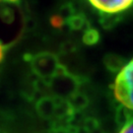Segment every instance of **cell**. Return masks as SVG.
<instances>
[{"label": "cell", "mask_w": 133, "mask_h": 133, "mask_svg": "<svg viewBox=\"0 0 133 133\" xmlns=\"http://www.w3.org/2000/svg\"><path fill=\"white\" fill-rule=\"evenodd\" d=\"M115 99L133 110V59L118 72L114 83Z\"/></svg>", "instance_id": "cell-1"}, {"label": "cell", "mask_w": 133, "mask_h": 133, "mask_svg": "<svg viewBox=\"0 0 133 133\" xmlns=\"http://www.w3.org/2000/svg\"><path fill=\"white\" fill-rule=\"evenodd\" d=\"M80 83V79L69 73L61 64L56 75L48 81V88L55 98L68 100L78 92Z\"/></svg>", "instance_id": "cell-2"}, {"label": "cell", "mask_w": 133, "mask_h": 133, "mask_svg": "<svg viewBox=\"0 0 133 133\" xmlns=\"http://www.w3.org/2000/svg\"><path fill=\"white\" fill-rule=\"evenodd\" d=\"M33 72L41 79L49 81L58 72L61 63L58 57L51 52H41L35 55H28Z\"/></svg>", "instance_id": "cell-3"}, {"label": "cell", "mask_w": 133, "mask_h": 133, "mask_svg": "<svg viewBox=\"0 0 133 133\" xmlns=\"http://www.w3.org/2000/svg\"><path fill=\"white\" fill-rule=\"evenodd\" d=\"M89 2L103 14H119L133 4V0H89Z\"/></svg>", "instance_id": "cell-4"}, {"label": "cell", "mask_w": 133, "mask_h": 133, "mask_svg": "<svg viewBox=\"0 0 133 133\" xmlns=\"http://www.w3.org/2000/svg\"><path fill=\"white\" fill-rule=\"evenodd\" d=\"M57 109V98L55 97H43L37 102L36 110L41 117L51 119L55 117Z\"/></svg>", "instance_id": "cell-5"}, {"label": "cell", "mask_w": 133, "mask_h": 133, "mask_svg": "<svg viewBox=\"0 0 133 133\" xmlns=\"http://www.w3.org/2000/svg\"><path fill=\"white\" fill-rule=\"evenodd\" d=\"M105 67L111 72H119L125 66V60L123 57L114 53H109L105 56Z\"/></svg>", "instance_id": "cell-6"}, {"label": "cell", "mask_w": 133, "mask_h": 133, "mask_svg": "<svg viewBox=\"0 0 133 133\" xmlns=\"http://www.w3.org/2000/svg\"><path fill=\"white\" fill-rule=\"evenodd\" d=\"M68 103L71 105L72 109L77 112V111H81L83 109H85L88 105H89V98L80 92H76L74 95H72L69 99H68Z\"/></svg>", "instance_id": "cell-7"}, {"label": "cell", "mask_w": 133, "mask_h": 133, "mask_svg": "<svg viewBox=\"0 0 133 133\" xmlns=\"http://www.w3.org/2000/svg\"><path fill=\"white\" fill-rule=\"evenodd\" d=\"M133 118V110L126 108L125 105H121L116 109L115 111V121L116 123L123 127Z\"/></svg>", "instance_id": "cell-8"}, {"label": "cell", "mask_w": 133, "mask_h": 133, "mask_svg": "<svg viewBox=\"0 0 133 133\" xmlns=\"http://www.w3.org/2000/svg\"><path fill=\"white\" fill-rule=\"evenodd\" d=\"M66 24L70 30H74V31H78L81 30L87 25V20H86L85 16L82 14H75L72 15L70 18L66 20Z\"/></svg>", "instance_id": "cell-9"}, {"label": "cell", "mask_w": 133, "mask_h": 133, "mask_svg": "<svg viewBox=\"0 0 133 133\" xmlns=\"http://www.w3.org/2000/svg\"><path fill=\"white\" fill-rule=\"evenodd\" d=\"M100 41V34L94 28H88L83 35V43L87 45H94Z\"/></svg>", "instance_id": "cell-10"}, {"label": "cell", "mask_w": 133, "mask_h": 133, "mask_svg": "<svg viewBox=\"0 0 133 133\" xmlns=\"http://www.w3.org/2000/svg\"><path fill=\"white\" fill-rule=\"evenodd\" d=\"M120 20L118 14H103L101 19V24L105 29H110L114 27Z\"/></svg>", "instance_id": "cell-11"}, {"label": "cell", "mask_w": 133, "mask_h": 133, "mask_svg": "<svg viewBox=\"0 0 133 133\" xmlns=\"http://www.w3.org/2000/svg\"><path fill=\"white\" fill-rule=\"evenodd\" d=\"M58 14L60 15L62 18L65 20V22H66V20L68 18H70L72 15L75 14V10H74V8H73V6L71 4L68 3V4H65L62 6L60 10H59Z\"/></svg>", "instance_id": "cell-12"}, {"label": "cell", "mask_w": 133, "mask_h": 133, "mask_svg": "<svg viewBox=\"0 0 133 133\" xmlns=\"http://www.w3.org/2000/svg\"><path fill=\"white\" fill-rule=\"evenodd\" d=\"M84 128L88 133H94L99 128V123L95 118H87L84 121Z\"/></svg>", "instance_id": "cell-13"}, {"label": "cell", "mask_w": 133, "mask_h": 133, "mask_svg": "<svg viewBox=\"0 0 133 133\" xmlns=\"http://www.w3.org/2000/svg\"><path fill=\"white\" fill-rule=\"evenodd\" d=\"M64 23H66L65 20L63 19L59 14L52 15L51 18H50V25L55 29L62 28V26L64 25Z\"/></svg>", "instance_id": "cell-14"}, {"label": "cell", "mask_w": 133, "mask_h": 133, "mask_svg": "<svg viewBox=\"0 0 133 133\" xmlns=\"http://www.w3.org/2000/svg\"><path fill=\"white\" fill-rule=\"evenodd\" d=\"M119 133H133V118L127 124H125Z\"/></svg>", "instance_id": "cell-15"}, {"label": "cell", "mask_w": 133, "mask_h": 133, "mask_svg": "<svg viewBox=\"0 0 133 133\" xmlns=\"http://www.w3.org/2000/svg\"><path fill=\"white\" fill-rule=\"evenodd\" d=\"M51 133H73L72 130L69 127H65V126H59V127H55L52 130ZM76 133V132H74Z\"/></svg>", "instance_id": "cell-16"}, {"label": "cell", "mask_w": 133, "mask_h": 133, "mask_svg": "<svg viewBox=\"0 0 133 133\" xmlns=\"http://www.w3.org/2000/svg\"><path fill=\"white\" fill-rule=\"evenodd\" d=\"M3 58H4V46L0 43V63L3 60Z\"/></svg>", "instance_id": "cell-17"}, {"label": "cell", "mask_w": 133, "mask_h": 133, "mask_svg": "<svg viewBox=\"0 0 133 133\" xmlns=\"http://www.w3.org/2000/svg\"><path fill=\"white\" fill-rule=\"evenodd\" d=\"M5 1H7V2H10V3H17L19 0H5Z\"/></svg>", "instance_id": "cell-18"}, {"label": "cell", "mask_w": 133, "mask_h": 133, "mask_svg": "<svg viewBox=\"0 0 133 133\" xmlns=\"http://www.w3.org/2000/svg\"><path fill=\"white\" fill-rule=\"evenodd\" d=\"M0 133H5V132H3V131H0Z\"/></svg>", "instance_id": "cell-19"}, {"label": "cell", "mask_w": 133, "mask_h": 133, "mask_svg": "<svg viewBox=\"0 0 133 133\" xmlns=\"http://www.w3.org/2000/svg\"><path fill=\"white\" fill-rule=\"evenodd\" d=\"M76 133H77V132H76Z\"/></svg>", "instance_id": "cell-20"}]
</instances>
